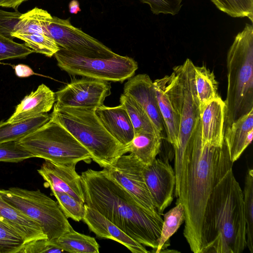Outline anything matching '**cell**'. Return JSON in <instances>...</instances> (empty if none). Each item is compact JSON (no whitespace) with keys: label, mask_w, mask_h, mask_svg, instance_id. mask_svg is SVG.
Returning a JSON list of instances; mask_svg holds the SVG:
<instances>
[{"label":"cell","mask_w":253,"mask_h":253,"mask_svg":"<svg viewBox=\"0 0 253 253\" xmlns=\"http://www.w3.org/2000/svg\"><path fill=\"white\" fill-rule=\"evenodd\" d=\"M233 165L225 142L217 146L202 141L200 120L185 154L179 195L175 203L184 206L183 235L194 253H201L203 248V218L210 195L232 169Z\"/></svg>","instance_id":"cell-1"},{"label":"cell","mask_w":253,"mask_h":253,"mask_svg":"<svg viewBox=\"0 0 253 253\" xmlns=\"http://www.w3.org/2000/svg\"><path fill=\"white\" fill-rule=\"evenodd\" d=\"M84 204L133 240L157 249L163 219L142 207L107 171L88 169L81 175Z\"/></svg>","instance_id":"cell-2"},{"label":"cell","mask_w":253,"mask_h":253,"mask_svg":"<svg viewBox=\"0 0 253 253\" xmlns=\"http://www.w3.org/2000/svg\"><path fill=\"white\" fill-rule=\"evenodd\" d=\"M201 253H241L247 247L243 191L233 169L213 188L202 226Z\"/></svg>","instance_id":"cell-3"},{"label":"cell","mask_w":253,"mask_h":253,"mask_svg":"<svg viewBox=\"0 0 253 253\" xmlns=\"http://www.w3.org/2000/svg\"><path fill=\"white\" fill-rule=\"evenodd\" d=\"M195 65L189 58L173 68L166 76L167 91L179 120L178 145L174 149L175 186L178 196L182 178L185 154L192 140L200 120V110L194 78Z\"/></svg>","instance_id":"cell-4"},{"label":"cell","mask_w":253,"mask_h":253,"mask_svg":"<svg viewBox=\"0 0 253 253\" xmlns=\"http://www.w3.org/2000/svg\"><path fill=\"white\" fill-rule=\"evenodd\" d=\"M227 90L224 130L253 110V26L246 23L227 54Z\"/></svg>","instance_id":"cell-5"},{"label":"cell","mask_w":253,"mask_h":253,"mask_svg":"<svg viewBox=\"0 0 253 253\" xmlns=\"http://www.w3.org/2000/svg\"><path fill=\"white\" fill-rule=\"evenodd\" d=\"M94 110L54 104L50 119L63 126L86 148L94 162L106 168L126 152L125 146L103 126Z\"/></svg>","instance_id":"cell-6"},{"label":"cell","mask_w":253,"mask_h":253,"mask_svg":"<svg viewBox=\"0 0 253 253\" xmlns=\"http://www.w3.org/2000/svg\"><path fill=\"white\" fill-rule=\"evenodd\" d=\"M17 141L34 158L58 165L77 164L81 161L89 164L92 160L86 148L66 129L51 119Z\"/></svg>","instance_id":"cell-7"},{"label":"cell","mask_w":253,"mask_h":253,"mask_svg":"<svg viewBox=\"0 0 253 253\" xmlns=\"http://www.w3.org/2000/svg\"><path fill=\"white\" fill-rule=\"evenodd\" d=\"M0 192L4 200L40 225L49 241L58 238L71 227L57 202L39 189L11 187Z\"/></svg>","instance_id":"cell-8"},{"label":"cell","mask_w":253,"mask_h":253,"mask_svg":"<svg viewBox=\"0 0 253 253\" xmlns=\"http://www.w3.org/2000/svg\"><path fill=\"white\" fill-rule=\"evenodd\" d=\"M54 55L58 66L69 74L107 82L123 83L138 69L133 58L118 54L110 58H91L60 48Z\"/></svg>","instance_id":"cell-9"},{"label":"cell","mask_w":253,"mask_h":253,"mask_svg":"<svg viewBox=\"0 0 253 253\" xmlns=\"http://www.w3.org/2000/svg\"><path fill=\"white\" fill-rule=\"evenodd\" d=\"M49 36L60 48L91 58H110L117 54L98 40L73 26L70 18L52 16L47 25Z\"/></svg>","instance_id":"cell-10"},{"label":"cell","mask_w":253,"mask_h":253,"mask_svg":"<svg viewBox=\"0 0 253 253\" xmlns=\"http://www.w3.org/2000/svg\"><path fill=\"white\" fill-rule=\"evenodd\" d=\"M144 165L130 153L120 156L109 167L103 169L142 207L154 214H159L145 181Z\"/></svg>","instance_id":"cell-11"},{"label":"cell","mask_w":253,"mask_h":253,"mask_svg":"<svg viewBox=\"0 0 253 253\" xmlns=\"http://www.w3.org/2000/svg\"><path fill=\"white\" fill-rule=\"evenodd\" d=\"M109 82L84 77L72 81L55 94L56 105L95 109L110 94Z\"/></svg>","instance_id":"cell-12"},{"label":"cell","mask_w":253,"mask_h":253,"mask_svg":"<svg viewBox=\"0 0 253 253\" xmlns=\"http://www.w3.org/2000/svg\"><path fill=\"white\" fill-rule=\"evenodd\" d=\"M143 174L157 211L163 215L173 199L176 182L174 170L168 160L156 158L151 164L144 165Z\"/></svg>","instance_id":"cell-13"},{"label":"cell","mask_w":253,"mask_h":253,"mask_svg":"<svg viewBox=\"0 0 253 253\" xmlns=\"http://www.w3.org/2000/svg\"><path fill=\"white\" fill-rule=\"evenodd\" d=\"M77 164L58 165L45 160L38 172L51 191L66 193L84 204L81 177L76 171Z\"/></svg>","instance_id":"cell-14"},{"label":"cell","mask_w":253,"mask_h":253,"mask_svg":"<svg viewBox=\"0 0 253 253\" xmlns=\"http://www.w3.org/2000/svg\"><path fill=\"white\" fill-rule=\"evenodd\" d=\"M124 94L135 100L145 111L158 131L163 133L164 123L156 96L153 82L146 74H138L125 84Z\"/></svg>","instance_id":"cell-15"},{"label":"cell","mask_w":253,"mask_h":253,"mask_svg":"<svg viewBox=\"0 0 253 253\" xmlns=\"http://www.w3.org/2000/svg\"><path fill=\"white\" fill-rule=\"evenodd\" d=\"M85 214L82 220L97 237L117 242L132 253H148L145 246L133 240L96 210L84 204Z\"/></svg>","instance_id":"cell-16"},{"label":"cell","mask_w":253,"mask_h":253,"mask_svg":"<svg viewBox=\"0 0 253 253\" xmlns=\"http://www.w3.org/2000/svg\"><path fill=\"white\" fill-rule=\"evenodd\" d=\"M226 105L220 96L209 102L200 113L201 137L203 142L221 146L224 143Z\"/></svg>","instance_id":"cell-17"},{"label":"cell","mask_w":253,"mask_h":253,"mask_svg":"<svg viewBox=\"0 0 253 253\" xmlns=\"http://www.w3.org/2000/svg\"><path fill=\"white\" fill-rule=\"evenodd\" d=\"M94 111L103 126L115 139L124 146L130 143L134 131L128 114L122 104L115 107L103 105Z\"/></svg>","instance_id":"cell-18"},{"label":"cell","mask_w":253,"mask_h":253,"mask_svg":"<svg viewBox=\"0 0 253 253\" xmlns=\"http://www.w3.org/2000/svg\"><path fill=\"white\" fill-rule=\"evenodd\" d=\"M56 101L55 94L43 84L25 96L6 121L15 123L35 117L49 112Z\"/></svg>","instance_id":"cell-19"},{"label":"cell","mask_w":253,"mask_h":253,"mask_svg":"<svg viewBox=\"0 0 253 253\" xmlns=\"http://www.w3.org/2000/svg\"><path fill=\"white\" fill-rule=\"evenodd\" d=\"M253 137V110L244 115L226 128L224 141L234 163L251 143Z\"/></svg>","instance_id":"cell-20"},{"label":"cell","mask_w":253,"mask_h":253,"mask_svg":"<svg viewBox=\"0 0 253 253\" xmlns=\"http://www.w3.org/2000/svg\"><path fill=\"white\" fill-rule=\"evenodd\" d=\"M0 219L13 227L23 237L25 243L47 238L38 223L3 199L0 189Z\"/></svg>","instance_id":"cell-21"},{"label":"cell","mask_w":253,"mask_h":253,"mask_svg":"<svg viewBox=\"0 0 253 253\" xmlns=\"http://www.w3.org/2000/svg\"><path fill=\"white\" fill-rule=\"evenodd\" d=\"M166 76L153 82L157 101L166 128L167 141L173 149L178 145L179 120L167 91Z\"/></svg>","instance_id":"cell-22"},{"label":"cell","mask_w":253,"mask_h":253,"mask_svg":"<svg viewBox=\"0 0 253 253\" xmlns=\"http://www.w3.org/2000/svg\"><path fill=\"white\" fill-rule=\"evenodd\" d=\"M163 138L149 132H137L130 143L125 146L126 152L133 154L143 165H149L160 153Z\"/></svg>","instance_id":"cell-23"},{"label":"cell","mask_w":253,"mask_h":253,"mask_svg":"<svg viewBox=\"0 0 253 253\" xmlns=\"http://www.w3.org/2000/svg\"><path fill=\"white\" fill-rule=\"evenodd\" d=\"M50 119L45 113L40 116L15 123L0 122V144L18 141L35 131Z\"/></svg>","instance_id":"cell-24"},{"label":"cell","mask_w":253,"mask_h":253,"mask_svg":"<svg viewBox=\"0 0 253 253\" xmlns=\"http://www.w3.org/2000/svg\"><path fill=\"white\" fill-rule=\"evenodd\" d=\"M64 252L72 253H98L99 245L95 239L76 231L71 226L58 238L49 241Z\"/></svg>","instance_id":"cell-25"},{"label":"cell","mask_w":253,"mask_h":253,"mask_svg":"<svg viewBox=\"0 0 253 253\" xmlns=\"http://www.w3.org/2000/svg\"><path fill=\"white\" fill-rule=\"evenodd\" d=\"M194 78L200 112L210 101L218 96V83L214 74L206 66L194 67Z\"/></svg>","instance_id":"cell-26"},{"label":"cell","mask_w":253,"mask_h":253,"mask_svg":"<svg viewBox=\"0 0 253 253\" xmlns=\"http://www.w3.org/2000/svg\"><path fill=\"white\" fill-rule=\"evenodd\" d=\"M120 102L128 114L134 134L146 131L163 137V133L157 130L147 113L135 100L123 93L121 95Z\"/></svg>","instance_id":"cell-27"},{"label":"cell","mask_w":253,"mask_h":253,"mask_svg":"<svg viewBox=\"0 0 253 253\" xmlns=\"http://www.w3.org/2000/svg\"><path fill=\"white\" fill-rule=\"evenodd\" d=\"M167 212L164 215L158 247L154 252L160 253L170 245V238L177 231L185 220V211L183 205L179 203Z\"/></svg>","instance_id":"cell-28"},{"label":"cell","mask_w":253,"mask_h":253,"mask_svg":"<svg viewBox=\"0 0 253 253\" xmlns=\"http://www.w3.org/2000/svg\"><path fill=\"white\" fill-rule=\"evenodd\" d=\"M51 17V14L46 10L35 7L22 14L15 32L44 34L49 36L47 25Z\"/></svg>","instance_id":"cell-29"},{"label":"cell","mask_w":253,"mask_h":253,"mask_svg":"<svg viewBox=\"0 0 253 253\" xmlns=\"http://www.w3.org/2000/svg\"><path fill=\"white\" fill-rule=\"evenodd\" d=\"M13 38L19 39L25 42V44L33 50L50 57L59 49L56 42L48 35L39 33H25L15 32L12 33Z\"/></svg>","instance_id":"cell-30"},{"label":"cell","mask_w":253,"mask_h":253,"mask_svg":"<svg viewBox=\"0 0 253 253\" xmlns=\"http://www.w3.org/2000/svg\"><path fill=\"white\" fill-rule=\"evenodd\" d=\"M243 193L247 247L253 253V169L252 168L248 169L246 172Z\"/></svg>","instance_id":"cell-31"},{"label":"cell","mask_w":253,"mask_h":253,"mask_svg":"<svg viewBox=\"0 0 253 253\" xmlns=\"http://www.w3.org/2000/svg\"><path fill=\"white\" fill-rule=\"evenodd\" d=\"M222 12L232 17H247L253 23V0H211Z\"/></svg>","instance_id":"cell-32"},{"label":"cell","mask_w":253,"mask_h":253,"mask_svg":"<svg viewBox=\"0 0 253 253\" xmlns=\"http://www.w3.org/2000/svg\"><path fill=\"white\" fill-rule=\"evenodd\" d=\"M24 243L13 227L0 219V253H18Z\"/></svg>","instance_id":"cell-33"},{"label":"cell","mask_w":253,"mask_h":253,"mask_svg":"<svg viewBox=\"0 0 253 253\" xmlns=\"http://www.w3.org/2000/svg\"><path fill=\"white\" fill-rule=\"evenodd\" d=\"M62 211L66 216L76 221L82 220L85 214L84 204L62 192L51 191Z\"/></svg>","instance_id":"cell-34"},{"label":"cell","mask_w":253,"mask_h":253,"mask_svg":"<svg viewBox=\"0 0 253 253\" xmlns=\"http://www.w3.org/2000/svg\"><path fill=\"white\" fill-rule=\"evenodd\" d=\"M34 52L25 44L15 42L0 35V61L3 60L25 58Z\"/></svg>","instance_id":"cell-35"},{"label":"cell","mask_w":253,"mask_h":253,"mask_svg":"<svg viewBox=\"0 0 253 253\" xmlns=\"http://www.w3.org/2000/svg\"><path fill=\"white\" fill-rule=\"evenodd\" d=\"M31 158H34L33 155L22 148L17 141L0 144V162L18 163Z\"/></svg>","instance_id":"cell-36"},{"label":"cell","mask_w":253,"mask_h":253,"mask_svg":"<svg viewBox=\"0 0 253 253\" xmlns=\"http://www.w3.org/2000/svg\"><path fill=\"white\" fill-rule=\"evenodd\" d=\"M142 3L147 4L151 11L154 14H169L175 15L180 10L182 0H140Z\"/></svg>","instance_id":"cell-37"},{"label":"cell","mask_w":253,"mask_h":253,"mask_svg":"<svg viewBox=\"0 0 253 253\" xmlns=\"http://www.w3.org/2000/svg\"><path fill=\"white\" fill-rule=\"evenodd\" d=\"M64 251L51 243L47 238L24 243L18 253H60Z\"/></svg>","instance_id":"cell-38"},{"label":"cell","mask_w":253,"mask_h":253,"mask_svg":"<svg viewBox=\"0 0 253 253\" xmlns=\"http://www.w3.org/2000/svg\"><path fill=\"white\" fill-rule=\"evenodd\" d=\"M21 15L18 11L10 12L0 9V35L13 40L11 34L15 31Z\"/></svg>","instance_id":"cell-39"},{"label":"cell","mask_w":253,"mask_h":253,"mask_svg":"<svg viewBox=\"0 0 253 253\" xmlns=\"http://www.w3.org/2000/svg\"><path fill=\"white\" fill-rule=\"evenodd\" d=\"M16 75L21 78L28 77L35 74L33 70L25 64H18L14 66Z\"/></svg>","instance_id":"cell-40"},{"label":"cell","mask_w":253,"mask_h":253,"mask_svg":"<svg viewBox=\"0 0 253 253\" xmlns=\"http://www.w3.org/2000/svg\"><path fill=\"white\" fill-rule=\"evenodd\" d=\"M28 0H0V6L17 8L22 2Z\"/></svg>","instance_id":"cell-41"},{"label":"cell","mask_w":253,"mask_h":253,"mask_svg":"<svg viewBox=\"0 0 253 253\" xmlns=\"http://www.w3.org/2000/svg\"><path fill=\"white\" fill-rule=\"evenodd\" d=\"M69 12L72 14H77L81 11L79 2L77 0H72L69 4Z\"/></svg>","instance_id":"cell-42"}]
</instances>
